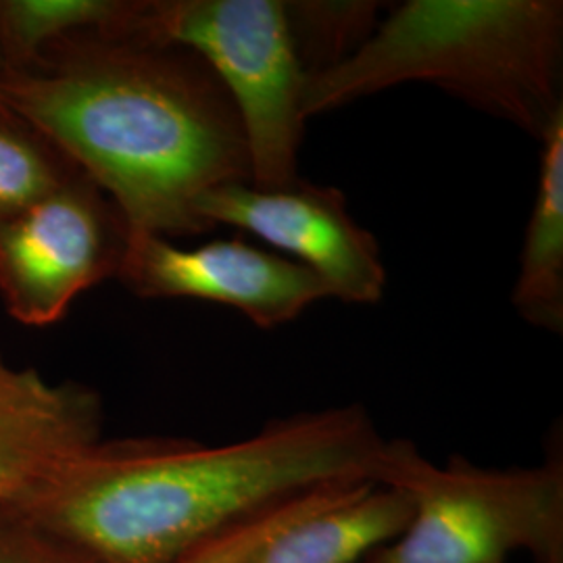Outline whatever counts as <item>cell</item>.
Listing matches in <instances>:
<instances>
[{
  "label": "cell",
  "mask_w": 563,
  "mask_h": 563,
  "mask_svg": "<svg viewBox=\"0 0 563 563\" xmlns=\"http://www.w3.org/2000/svg\"><path fill=\"white\" fill-rule=\"evenodd\" d=\"M134 38L186 48L211 69L241 120L253 186L299 178L307 71L282 0H144Z\"/></svg>",
  "instance_id": "cell-5"
},
{
  "label": "cell",
  "mask_w": 563,
  "mask_h": 563,
  "mask_svg": "<svg viewBox=\"0 0 563 563\" xmlns=\"http://www.w3.org/2000/svg\"><path fill=\"white\" fill-rule=\"evenodd\" d=\"M0 111H7V109H4V107H2V104H0Z\"/></svg>",
  "instance_id": "cell-17"
},
{
  "label": "cell",
  "mask_w": 563,
  "mask_h": 563,
  "mask_svg": "<svg viewBox=\"0 0 563 563\" xmlns=\"http://www.w3.org/2000/svg\"><path fill=\"white\" fill-rule=\"evenodd\" d=\"M384 441L362 405L301 411L216 446L99 439L4 509L95 563H172L274 505L376 483Z\"/></svg>",
  "instance_id": "cell-1"
},
{
  "label": "cell",
  "mask_w": 563,
  "mask_h": 563,
  "mask_svg": "<svg viewBox=\"0 0 563 563\" xmlns=\"http://www.w3.org/2000/svg\"><path fill=\"white\" fill-rule=\"evenodd\" d=\"M411 520L401 490L367 483L274 532L244 563H363Z\"/></svg>",
  "instance_id": "cell-10"
},
{
  "label": "cell",
  "mask_w": 563,
  "mask_h": 563,
  "mask_svg": "<svg viewBox=\"0 0 563 563\" xmlns=\"http://www.w3.org/2000/svg\"><path fill=\"white\" fill-rule=\"evenodd\" d=\"M118 278L144 299L220 302L262 330L295 322L330 297L307 267L242 239L181 249L157 234L130 232Z\"/></svg>",
  "instance_id": "cell-8"
},
{
  "label": "cell",
  "mask_w": 563,
  "mask_h": 563,
  "mask_svg": "<svg viewBox=\"0 0 563 563\" xmlns=\"http://www.w3.org/2000/svg\"><path fill=\"white\" fill-rule=\"evenodd\" d=\"M118 207L86 174L0 223V299L23 325L59 322L81 292L118 278L128 244Z\"/></svg>",
  "instance_id": "cell-6"
},
{
  "label": "cell",
  "mask_w": 563,
  "mask_h": 563,
  "mask_svg": "<svg viewBox=\"0 0 563 563\" xmlns=\"http://www.w3.org/2000/svg\"><path fill=\"white\" fill-rule=\"evenodd\" d=\"M0 104L95 181L130 232L205 234L199 199L251 181L236 109L186 48L78 34L0 67Z\"/></svg>",
  "instance_id": "cell-2"
},
{
  "label": "cell",
  "mask_w": 563,
  "mask_h": 563,
  "mask_svg": "<svg viewBox=\"0 0 563 563\" xmlns=\"http://www.w3.org/2000/svg\"><path fill=\"white\" fill-rule=\"evenodd\" d=\"M101 397L80 384H51L0 353V511L55 465L101 439Z\"/></svg>",
  "instance_id": "cell-9"
},
{
  "label": "cell",
  "mask_w": 563,
  "mask_h": 563,
  "mask_svg": "<svg viewBox=\"0 0 563 563\" xmlns=\"http://www.w3.org/2000/svg\"><path fill=\"white\" fill-rule=\"evenodd\" d=\"M142 4L144 0H0V67H23L48 46L86 32L134 36Z\"/></svg>",
  "instance_id": "cell-12"
},
{
  "label": "cell",
  "mask_w": 563,
  "mask_h": 563,
  "mask_svg": "<svg viewBox=\"0 0 563 563\" xmlns=\"http://www.w3.org/2000/svg\"><path fill=\"white\" fill-rule=\"evenodd\" d=\"M307 76L328 69L369 38L380 2H284Z\"/></svg>",
  "instance_id": "cell-14"
},
{
  "label": "cell",
  "mask_w": 563,
  "mask_h": 563,
  "mask_svg": "<svg viewBox=\"0 0 563 563\" xmlns=\"http://www.w3.org/2000/svg\"><path fill=\"white\" fill-rule=\"evenodd\" d=\"M362 484H342L328 486L301 497L288 499L284 504L274 505L262 514H255L242 522L234 523L218 532L216 537L202 541L201 544L186 551L176 562L172 563H244L255 549H260L274 532L284 526L297 522L302 516L320 509L323 505L332 504L346 495L349 490Z\"/></svg>",
  "instance_id": "cell-15"
},
{
  "label": "cell",
  "mask_w": 563,
  "mask_h": 563,
  "mask_svg": "<svg viewBox=\"0 0 563 563\" xmlns=\"http://www.w3.org/2000/svg\"><path fill=\"white\" fill-rule=\"evenodd\" d=\"M541 172L511 301L523 322L563 332V113L541 136Z\"/></svg>",
  "instance_id": "cell-11"
},
{
  "label": "cell",
  "mask_w": 563,
  "mask_h": 563,
  "mask_svg": "<svg viewBox=\"0 0 563 563\" xmlns=\"http://www.w3.org/2000/svg\"><path fill=\"white\" fill-rule=\"evenodd\" d=\"M80 172L23 121L0 111V223L55 192Z\"/></svg>",
  "instance_id": "cell-13"
},
{
  "label": "cell",
  "mask_w": 563,
  "mask_h": 563,
  "mask_svg": "<svg viewBox=\"0 0 563 563\" xmlns=\"http://www.w3.org/2000/svg\"><path fill=\"white\" fill-rule=\"evenodd\" d=\"M563 2L407 0L341 63L307 76L305 120L430 84L541 141L563 113Z\"/></svg>",
  "instance_id": "cell-3"
},
{
  "label": "cell",
  "mask_w": 563,
  "mask_h": 563,
  "mask_svg": "<svg viewBox=\"0 0 563 563\" xmlns=\"http://www.w3.org/2000/svg\"><path fill=\"white\" fill-rule=\"evenodd\" d=\"M197 213L211 230L234 225L278 249L316 274L334 299L374 305L384 297L378 242L353 220L339 188L301 178L282 188L236 181L201 197Z\"/></svg>",
  "instance_id": "cell-7"
},
{
  "label": "cell",
  "mask_w": 563,
  "mask_h": 563,
  "mask_svg": "<svg viewBox=\"0 0 563 563\" xmlns=\"http://www.w3.org/2000/svg\"><path fill=\"white\" fill-rule=\"evenodd\" d=\"M0 563H95L18 514L0 511Z\"/></svg>",
  "instance_id": "cell-16"
},
{
  "label": "cell",
  "mask_w": 563,
  "mask_h": 563,
  "mask_svg": "<svg viewBox=\"0 0 563 563\" xmlns=\"http://www.w3.org/2000/svg\"><path fill=\"white\" fill-rule=\"evenodd\" d=\"M376 484L401 490L411 520L363 563H563V460L532 467H481L460 455L430 462L405 439L384 441Z\"/></svg>",
  "instance_id": "cell-4"
}]
</instances>
